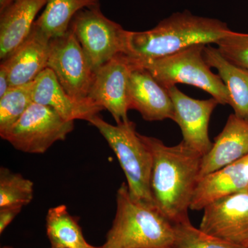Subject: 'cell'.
Here are the masks:
<instances>
[{"instance_id":"cell-5","label":"cell","mask_w":248,"mask_h":248,"mask_svg":"<svg viewBox=\"0 0 248 248\" xmlns=\"http://www.w3.org/2000/svg\"><path fill=\"white\" fill-rule=\"evenodd\" d=\"M205 46L192 45L153 61L135 62L148 70L166 89L177 84L191 85L209 93L221 105H231L228 88L219 76L211 71L204 57Z\"/></svg>"},{"instance_id":"cell-31","label":"cell","mask_w":248,"mask_h":248,"mask_svg":"<svg viewBox=\"0 0 248 248\" xmlns=\"http://www.w3.org/2000/svg\"></svg>"},{"instance_id":"cell-15","label":"cell","mask_w":248,"mask_h":248,"mask_svg":"<svg viewBox=\"0 0 248 248\" xmlns=\"http://www.w3.org/2000/svg\"><path fill=\"white\" fill-rule=\"evenodd\" d=\"M248 155V121L231 114L210 151L202 157L200 179Z\"/></svg>"},{"instance_id":"cell-22","label":"cell","mask_w":248,"mask_h":248,"mask_svg":"<svg viewBox=\"0 0 248 248\" xmlns=\"http://www.w3.org/2000/svg\"><path fill=\"white\" fill-rule=\"evenodd\" d=\"M34 81L11 87L0 97V135L8 130L30 107L32 101Z\"/></svg>"},{"instance_id":"cell-7","label":"cell","mask_w":248,"mask_h":248,"mask_svg":"<svg viewBox=\"0 0 248 248\" xmlns=\"http://www.w3.org/2000/svg\"><path fill=\"white\" fill-rule=\"evenodd\" d=\"M82 47L93 71L120 53H127V32L106 17L100 6L80 11L69 28Z\"/></svg>"},{"instance_id":"cell-10","label":"cell","mask_w":248,"mask_h":248,"mask_svg":"<svg viewBox=\"0 0 248 248\" xmlns=\"http://www.w3.org/2000/svg\"><path fill=\"white\" fill-rule=\"evenodd\" d=\"M200 229L232 244L248 246V190L208 204Z\"/></svg>"},{"instance_id":"cell-8","label":"cell","mask_w":248,"mask_h":248,"mask_svg":"<svg viewBox=\"0 0 248 248\" xmlns=\"http://www.w3.org/2000/svg\"><path fill=\"white\" fill-rule=\"evenodd\" d=\"M47 68H50L64 91L79 101L89 100L94 71L71 30L50 41Z\"/></svg>"},{"instance_id":"cell-30","label":"cell","mask_w":248,"mask_h":248,"mask_svg":"<svg viewBox=\"0 0 248 248\" xmlns=\"http://www.w3.org/2000/svg\"></svg>"},{"instance_id":"cell-26","label":"cell","mask_w":248,"mask_h":248,"mask_svg":"<svg viewBox=\"0 0 248 248\" xmlns=\"http://www.w3.org/2000/svg\"><path fill=\"white\" fill-rule=\"evenodd\" d=\"M11 88L10 79L7 70L2 65H0V97H3L5 93Z\"/></svg>"},{"instance_id":"cell-16","label":"cell","mask_w":248,"mask_h":248,"mask_svg":"<svg viewBox=\"0 0 248 248\" xmlns=\"http://www.w3.org/2000/svg\"><path fill=\"white\" fill-rule=\"evenodd\" d=\"M248 190V155L201 178L196 187L190 210L200 211L217 200Z\"/></svg>"},{"instance_id":"cell-3","label":"cell","mask_w":248,"mask_h":248,"mask_svg":"<svg viewBox=\"0 0 248 248\" xmlns=\"http://www.w3.org/2000/svg\"><path fill=\"white\" fill-rule=\"evenodd\" d=\"M107 240L99 248H172L174 226L155 205L133 198L122 183Z\"/></svg>"},{"instance_id":"cell-13","label":"cell","mask_w":248,"mask_h":248,"mask_svg":"<svg viewBox=\"0 0 248 248\" xmlns=\"http://www.w3.org/2000/svg\"><path fill=\"white\" fill-rule=\"evenodd\" d=\"M50 41L34 24L30 35L20 46L1 61L9 73L10 86H21L34 81L47 68Z\"/></svg>"},{"instance_id":"cell-21","label":"cell","mask_w":248,"mask_h":248,"mask_svg":"<svg viewBox=\"0 0 248 248\" xmlns=\"http://www.w3.org/2000/svg\"><path fill=\"white\" fill-rule=\"evenodd\" d=\"M34 184L32 181L7 168L0 169V208L23 207L32 202Z\"/></svg>"},{"instance_id":"cell-1","label":"cell","mask_w":248,"mask_h":248,"mask_svg":"<svg viewBox=\"0 0 248 248\" xmlns=\"http://www.w3.org/2000/svg\"><path fill=\"white\" fill-rule=\"evenodd\" d=\"M141 137L153 156L151 190L155 207L173 225L187 221L203 156L183 141L168 146L159 139Z\"/></svg>"},{"instance_id":"cell-29","label":"cell","mask_w":248,"mask_h":248,"mask_svg":"<svg viewBox=\"0 0 248 248\" xmlns=\"http://www.w3.org/2000/svg\"><path fill=\"white\" fill-rule=\"evenodd\" d=\"M51 248H52V247H51Z\"/></svg>"},{"instance_id":"cell-4","label":"cell","mask_w":248,"mask_h":248,"mask_svg":"<svg viewBox=\"0 0 248 248\" xmlns=\"http://www.w3.org/2000/svg\"><path fill=\"white\" fill-rule=\"evenodd\" d=\"M88 122L99 130L115 153L132 197L155 205L151 190L153 156L141 134L137 131L136 124L128 120L112 125L99 114Z\"/></svg>"},{"instance_id":"cell-12","label":"cell","mask_w":248,"mask_h":248,"mask_svg":"<svg viewBox=\"0 0 248 248\" xmlns=\"http://www.w3.org/2000/svg\"><path fill=\"white\" fill-rule=\"evenodd\" d=\"M135 63L128 80L129 110L138 111L147 122L173 120L174 106L168 89L148 70Z\"/></svg>"},{"instance_id":"cell-14","label":"cell","mask_w":248,"mask_h":248,"mask_svg":"<svg viewBox=\"0 0 248 248\" xmlns=\"http://www.w3.org/2000/svg\"><path fill=\"white\" fill-rule=\"evenodd\" d=\"M32 101L47 106L63 120L87 121L98 115L104 108L91 99L79 101L68 94L57 79L55 73L46 68L37 77L32 89Z\"/></svg>"},{"instance_id":"cell-17","label":"cell","mask_w":248,"mask_h":248,"mask_svg":"<svg viewBox=\"0 0 248 248\" xmlns=\"http://www.w3.org/2000/svg\"><path fill=\"white\" fill-rule=\"evenodd\" d=\"M48 0H14L0 13V59L9 57L30 35L40 10Z\"/></svg>"},{"instance_id":"cell-28","label":"cell","mask_w":248,"mask_h":248,"mask_svg":"<svg viewBox=\"0 0 248 248\" xmlns=\"http://www.w3.org/2000/svg\"><path fill=\"white\" fill-rule=\"evenodd\" d=\"M9 248V247H4V248Z\"/></svg>"},{"instance_id":"cell-9","label":"cell","mask_w":248,"mask_h":248,"mask_svg":"<svg viewBox=\"0 0 248 248\" xmlns=\"http://www.w3.org/2000/svg\"><path fill=\"white\" fill-rule=\"evenodd\" d=\"M135 62L120 53L94 71L89 99L110 112L116 124L129 120L128 84Z\"/></svg>"},{"instance_id":"cell-11","label":"cell","mask_w":248,"mask_h":248,"mask_svg":"<svg viewBox=\"0 0 248 248\" xmlns=\"http://www.w3.org/2000/svg\"><path fill=\"white\" fill-rule=\"evenodd\" d=\"M174 106V118L181 129L182 141L202 156L213 147L209 136V123L212 114L218 105V101L196 99L187 96L177 86L168 89Z\"/></svg>"},{"instance_id":"cell-25","label":"cell","mask_w":248,"mask_h":248,"mask_svg":"<svg viewBox=\"0 0 248 248\" xmlns=\"http://www.w3.org/2000/svg\"><path fill=\"white\" fill-rule=\"evenodd\" d=\"M22 207H6L0 208V234H2L16 216L20 213Z\"/></svg>"},{"instance_id":"cell-27","label":"cell","mask_w":248,"mask_h":248,"mask_svg":"<svg viewBox=\"0 0 248 248\" xmlns=\"http://www.w3.org/2000/svg\"><path fill=\"white\" fill-rule=\"evenodd\" d=\"M14 0H0V13L2 12Z\"/></svg>"},{"instance_id":"cell-6","label":"cell","mask_w":248,"mask_h":248,"mask_svg":"<svg viewBox=\"0 0 248 248\" xmlns=\"http://www.w3.org/2000/svg\"><path fill=\"white\" fill-rule=\"evenodd\" d=\"M74 128V122L63 120L51 108L32 102L22 117L0 136L17 151L43 154L55 142L65 140Z\"/></svg>"},{"instance_id":"cell-24","label":"cell","mask_w":248,"mask_h":248,"mask_svg":"<svg viewBox=\"0 0 248 248\" xmlns=\"http://www.w3.org/2000/svg\"><path fill=\"white\" fill-rule=\"evenodd\" d=\"M215 45L228 61L248 71V34L231 31Z\"/></svg>"},{"instance_id":"cell-23","label":"cell","mask_w":248,"mask_h":248,"mask_svg":"<svg viewBox=\"0 0 248 248\" xmlns=\"http://www.w3.org/2000/svg\"><path fill=\"white\" fill-rule=\"evenodd\" d=\"M173 226L174 238L172 248H248L206 234L200 228H195L190 219Z\"/></svg>"},{"instance_id":"cell-18","label":"cell","mask_w":248,"mask_h":248,"mask_svg":"<svg viewBox=\"0 0 248 248\" xmlns=\"http://www.w3.org/2000/svg\"><path fill=\"white\" fill-rule=\"evenodd\" d=\"M204 57L209 66L215 68L231 95L234 115L248 121V71L228 61L211 45L205 46Z\"/></svg>"},{"instance_id":"cell-19","label":"cell","mask_w":248,"mask_h":248,"mask_svg":"<svg viewBox=\"0 0 248 248\" xmlns=\"http://www.w3.org/2000/svg\"><path fill=\"white\" fill-rule=\"evenodd\" d=\"M97 6H100V0H48L35 24L52 40L68 32L72 20L80 11Z\"/></svg>"},{"instance_id":"cell-20","label":"cell","mask_w":248,"mask_h":248,"mask_svg":"<svg viewBox=\"0 0 248 248\" xmlns=\"http://www.w3.org/2000/svg\"><path fill=\"white\" fill-rule=\"evenodd\" d=\"M46 232L52 248H98L86 241L79 224L65 205L49 209Z\"/></svg>"},{"instance_id":"cell-2","label":"cell","mask_w":248,"mask_h":248,"mask_svg":"<svg viewBox=\"0 0 248 248\" xmlns=\"http://www.w3.org/2000/svg\"><path fill=\"white\" fill-rule=\"evenodd\" d=\"M231 31L218 19L177 13L151 30L128 31L126 55L137 62L153 61L192 45L216 44Z\"/></svg>"}]
</instances>
